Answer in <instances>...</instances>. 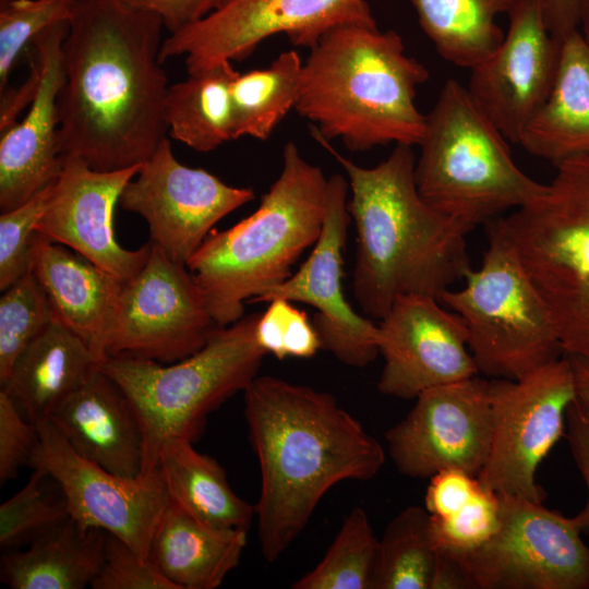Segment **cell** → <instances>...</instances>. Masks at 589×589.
I'll use <instances>...</instances> for the list:
<instances>
[{"label":"cell","mask_w":589,"mask_h":589,"mask_svg":"<svg viewBox=\"0 0 589 589\" xmlns=\"http://www.w3.org/2000/svg\"><path fill=\"white\" fill-rule=\"evenodd\" d=\"M237 74L226 60L169 85L164 117L170 136L201 153L231 141L230 87Z\"/></svg>","instance_id":"29"},{"label":"cell","mask_w":589,"mask_h":589,"mask_svg":"<svg viewBox=\"0 0 589 589\" xmlns=\"http://www.w3.org/2000/svg\"><path fill=\"white\" fill-rule=\"evenodd\" d=\"M500 45L470 69L467 89L510 142L544 101L557 69L560 45L551 35L544 0H516Z\"/></svg>","instance_id":"19"},{"label":"cell","mask_w":589,"mask_h":589,"mask_svg":"<svg viewBox=\"0 0 589 589\" xmlns=\"http://www.w3.org/2000/svg\"><path fill=\"white\" fill-rule=\"evenodd\" d=\"M311 135L347 175V208L357 232L352 292L365 315L382 320L404 296L440 299L465 279L472 269L466 243L471 229L420 195L412 146L397 144L368 168L340 155L313 129Z\"/></svg>","instance_id":"3"},{"label":"cell","mask_w":589,"mask_h":589,"mask_svg":"<svg viewBox=\"0 0 589 589\" xmlns=\"http://www.w3.org/2000/svg\"><path fill=\"white\" fill-rule=\"evenodd\" d=\"M420 27L438 55L456 67L471 69L502 41L497 25L516 0H407Z\"/></svg>","instance_id":"30"},{"label":"cell","mask_w":589,"mask_h":589,"mask_svg":"<svg viewBox=\"0 0 589 589\" xmlns=\"http://www.w3.org/2000/svg\"><path fill=\"white\" fill-rule=\"evenodd\" d=\"M48 476L34 469L27 483L0 506V545L4 551L27 546L69 517L65 498L48 492Z\"/></svg>","instance_id":"35"},{"label":"cell","mask_w":589,"mask_h":589,"mask_svg":"<svg viewBox=\"0 0 589 589\" xmlns=\"http://www.w3.org/2000/svg\"><path fill=\"white\" fill-rule=\"evenodd\" d=\"M219 327L187 265L151 242L143 267L123 281L106 358L173 363L203 348Z\"/></svg>","instance_id":"13"},{"label":"cell","mask_w":589,"mask_h":589,"mask_svg":"<svg viewBox=\"0 0 589 589\" xmlns=\"http://www.w3.org/2000/svg\"><path fill=\"white\" fill-rule=\"evenodd\" d=\"M500 520L498 494L480 484L470 501L453 515L431 516V538L435 550L471 552L492 538Z\"/></svg>","instance_id":"37"},{"label":"cell","mask_w":589,"mask_h":589,"mask_svg":"<svg viewBox=\"0 0 589 589\" xmlns=\"http://www.w3.org/2000/svg\"><path fill=\"white\" fill-rule=\"evenodd\" d=\"M572 365L578 401L589 414V358L576 354H565Z\"/></svg>","instance_id":"47"},{"label":"cell","mask_w":589,"mask_h":589,"mask_svg":"<svg viewBox=\"0 0 589 589\" xmlns=\"http://www.w3.org/2000/svg\"><path fill=\"white\" fill-rule=\"evenodd\" d=\"M492 437L479 483L498 494L542 503L538 467L565 434L568 407L576 399L568 358L552 361L517 380L492 378Z\"/></svg>","instance_id":"10"},{"label":"cell","mask_w":589,"mask_h":589,"mask_svg":"<svg viewBox=\"0 0 589 589\" xmlns=\"http://www.w3.org/2000/svg\"><path fill=\"white\" fill-rule=\"evenodd\" d=\"M107 532L69 517L25 550L1 556V581L12 589H83L104 560Z\"/></svg>","instance_id":"27"},{"label":"cell","mask_w":589,"mask_h":589,"mask_svg":"<svg viewBox=\"0 0 589 589\" xmlns=\"http://www.w3.org/2000/svg\"><path fill=\"white\" fill-rule=\"evenodd\" d=\"M565 430L564 435L568 442L573 459L588 492L585 506L572 519L581 532H589V414L577 397L567 409Z\"/></svg>","instance_id":"43"},{"label":"cell","mask_w":589,"mask_h":589,"mask_svg":"<svg viewBox=\"0 0 589 589\" xmlns=\"http://www.w3.org/2000/svg\"><path fill=\"white\" fill-rule=\"evenodd\" d=\"M585 37H586V36H585ZM586 38H587V40H588V43H589V37H586Z\"/></svg>","instance_id":"49"},{"label":"cell","mask_w":589,"mask_h":589,"mask_svg":"<svg viewBox=\"0 0 589 589\" xmlns=\"http://www.w3.org/2000/svg\"><path fill=\"white\" fill-rule=\"evenodd\" d=\"M498 496L496 532L455 553L470 589H589V546L572 517L522 496Z\"/></svg>","instance_id":"11"},{"label":"cell","mask_w":589,"mask_h":589,"mask_svg":"<svg viewBox=\"0 0 589 589\" xmlns=\"http://www.w3.org/2000/svg\"><path fill=\"white\" fill-rule=\"evenodd\" d=\"M544 8L549 31L558 43L579 29V0H544Z\"/></svg>","instance_id":"45"},{"label":"cell","mask_w":589,"mask_h":589,"mask_svg":"<svg viewBox=\"0 0 589 589\" xmlns=\"http://www.w3.org/2000/svg\"><path fill=\"white\" fill-rule=\"evenodd\" d=\"M350 23L375 25L365 0H225L163 40L161 63L184 58L188 74L221 61H238L273 35L311 49L330 29Z\"/></svg>","instance_id":"12"},{"label":"cell","mask_w":589,"mask_h":589,"mask_svg":"<svg viewBox=\"0 0 589 589\" xmlns=\"http://www.w3.org/2000/svg\"><path fill=\"white\" fill-rule=\"evenodd\" d=\"M1 1H8V0H0V2H1Z\"/></svg>","instance_id":"50"},{"label":"cell","mask_w":589,"mask_h":589,"mask_svg":"<svg viewBox=\"0 0 589 589\" xmlns=\"http://www.w3.org/2000/svg\"><path fill=\"white\" fill-rule=\"evenodd\" d=\"M380 321L381 394L416 399L429 388L478 375L464 321L445 310L438 299L399 297Z\"/></svg>","instance_id":"18"},{"label":"cell","mask_w":589,"mask_h":589,"mask_svg":"<svg viewBox=\"0 0 589 589\" xmlns=\"http://www.w3.org/2000/svg\"><path fill=\"white\" fill-rule=\"evenodd\" d=\"M380 539L360 507H353L321 562L293 589H375Z\"/></svg>","instance_id":"33"},{"label":"cell","mask_w":589,"mask_h":589,"mask_svg":"<svg viewBox=\"0 0 589 589\" xmlns=\"http://www.w3.org/2000/svg\"><path fill=\"white\" fill-rule=\"evenodd\" d=\"M69 22L44 31L27 52L37 65L38 84L26 115L1 132V213L22 205L61 173L57 99L63 83L62 44Z\"/></svg>","instance_id":"21"},{"label":"cell","mask_w":589,"mask_h":589,"mask_svg":"<svg viewBox=\"0 0 589 589\" xmlns=\"http://www.w3.org/2000/svg\"><path fill=\"white\" fill-rule=\"evenodd\" d=\"M348 180L340 173L328 178L327 203L322 232L311 254L284 283L250 303L286 299L315 308L313 325L322 342L341 363L364 368L378 356V324L358 314L342 291V252L350 215Z\"/></svg>","instance_id":"17"},{"label":"cell","mask_w":589,"mask_h":589,"mask_svg":"<svg viewBox=\"0 0 589 589\" xmlns=\"http://www.w3.org/2000/svg\"><path fill=\"white\" fill-rule=\"evenodd\" d=\"M36 426L38 440L28 466L57 483L70 517L84 528L118 537L149 558L154 531L169 503L159 469L121 477L80 456L49 419Z\"/></svg>","instance_id":"14"},{"label":"cell","mask_w":589,"mask_h":589,"mask_svg":"<svg viewBox=\"0 0 589 589\" xmlns=\"http://www.w3.org/2000/svg\"><path fill=\"white\" fill-rule=\"evenodd\" d=\"M579 29L589 37V0H579Z\"/></svg>","instance_id":"48"},{"label":"cell","mask_w":589,"mask_h":589,"mask_svg":"<svg viewBox=\"0 0 589 589\" xmlns=\"http://www.w3.org/2000/svg\"><path fill=\"white\" fill-rule=\"evenodd\" d=\"M76 0H8L0 2V94L9 92L12 70L35 39L50 26L69 22Z\"/></svg>","instance_id":"36"},{"label":"cell","mask_w":589,"mask_h":589,"mask_svg":"<svg viewBox=\"0 0 589 589\" xmlns=\"http://www.w3.org/2000/svg\"><path fill=\"white\" fill-rule=\"evenodd\" d=\"M49 420L85 459L121 477L142 474L144 441L139 418L123 390L99 366Z\"/></svg>","instance_id":"22"},{"label":"cell","mask_w":589,"mask_h":589,"mask_svg":"<svg viewBox=\"0 0 589 589\" xmlns=\"http://www.w3.org/2000/svg\"><path fill=\"white\" fill-rule=\"evenodd\" d=\"M244 417L261 470L255 506L263 557L277 561L335 484L373 479L382 444L329 393L256 376L244 389Z\"/></svg>","instance_id":"2"},{"label":"cell","mask_w":589,"mask_h":589,"mask_svg":"<svg viewBox=\"0 0 589 589\" xmlns=\"http://www.w3.org/2000/svg\"><path fill=\"white\" fill-rule=\"evenodd\" d=\"M53 183L22 205L0 215V289L9 288L31 271L32 244Z\"/></svg>","instance_id":"39"},{"label":"cell","mask_w":589,"mask_h":589,"mask_svg":"<svg viewBox=\"0 0 589 589\" xmlns=\"http://www.w3.org/2000/svg\"><path fill=\"white\" fill-rule=\"evenodd\" d=\"M31 269L55 316L83 339L101 363L123 281L38 232L33 239Z\"/></svg>","instance_id":"23"},{"label":"cell","mask_w":589,"mask_h":589,"mask_svg":"<svg viewBox=\"0 0 589 589\" xmlns=\"http://www.w3.org/2000/svg\"><path fill=\"white\" fill-rule=\"evenodd\" d=\"M260 313L219 327L195 353L173 363L107 357L99 369L123 390L141 424L143 472L157 467L164 444L194 442L207 416L259 375L266 352L254 336Z\"/></svg>","instance_id":"7"},{"label":"cell","mask_w":589,"mask_h":589,"mask_svg":"<svg viewBox=\"0 0 589 589\" xmlns=\"http://www.w3.org/2000/svg\"><path fill=\"white\" fill-rule=\"evenodd\" d=\"M48 297L32 269L0 298V385L17 357L53 321Z\"/></svg>","instance_id":"34"},{"label":"cell","mask_w":589,"mask_h":589,"mask_svg":"<svg viewBox=\"0 0 589 589\" xmlns=\"http://www.w3.org/2000/svg\"><path fill=\"white\" fill-rule=\"evenodd\" d=\"M132 5L157 13L169 33L206 16L225 0H125Z\"/></svg>","instance_id":"44"},{"label":"cell","mask_w":589,"mask_h":589,"mask_svg":"<svg viewBox=\"0 0 589 589\" xmlns=\"http://www.w3.org/2000/svg\"><path fill=\"white\" fill-rule=\"evenodd\" d=\"M99 364L84 340L55 316L17 357L1 389L36 425L48 420Z\"/></svg>","instance_id":"25"},{"label":"cell","mask_w":589,"mask_h":589,"mask_svg":"<svg viewBox=\"0 0 589 589\" xmlns=\"http://www.w3.org/2000/svg\"><path fill=\"white\" fill-rule=\"evenodd\" d=\"M38 440L37 426L28 421L10 396L0 390V483L14 479L28 465Z\"/></svg>","instance_id":"41"},{"label":"cell","mask_w":589,"mask_h":589,"mask_svg":"<svg viewBox=\"0 0 589 589\" xmlns=\"http://www.w3.org/2000/svg\"><path fill=\"white\" fill-rule=\"evenodd\" d=\"M254 197L251 188L182 165L166 136L127 183L119 205L145 219L152 243L187 264L220 219Z\"/></svg>","instance_id":"15"},{"label":"cell","mask_w":589,"mask_h":589,"mask_svg":"<svg viewBox=\"0 0 589 589\" xmlns=\"http://www.w3.org/2000/svg\"><path fill=\"white\" fill-rule=\"evenodd\" d=\"M157 468L169 500L189 515L213 527L248 531L255 517V506L233 492L224 468L197 452L192 441L166 442Z\"/></svg>","instance_id":"28"},{"label":"cell","mask_w":589,"mask_h":589,"mask_svg":"<svg viewBox=\"0 0 589 589\" xmlns=\"http://www.w3.org/2000/svg\"><path fill=\"white\" fill-rule=\"evenodd\" d=\"M303 62L297 50L279 53L263 69L238 72L230 87L232 140H267L296 108Z\"/></svg>","instance_id":"31"},{"label":"cell","mask_w":589,"mask_h":589,"mask_svg":"<svg viewBox=\"0 0 589 589\" xmlns=\"http://www.w3.org/2000/svg\"><path fill=\"white\" fill-rule=\"evenodd\" d=\"M430 589H470L461 563L455 553L436 550Z\"/></svg>","instance_id":"46"},{"label":"cell","mask_w":589,"mask_h":589,"mask_svg":"<svg viewBox=\"0 0 589 589\" xmlns=\"http://www.w3.org/2000/svg\"><path fill=\"white\" fill-rule=\"evenodd\" d=\"M517 144L554 166L589 155V43L580 29L561 41L552 86Z\"/></svg>","instance_id":"24"},{"label":"cell","mask_w":589,"mask_h":589,"mask_svg":"<svg viewBox=\"0 0 589 589\" xmlns=\"http://www.w3.org/2000/svg\"><path fill=\"white\" fill-rule=\"evenodd\" d=\"M93 589H177L149 558L141 557L125 542L108 533L103 564Z\"/></svg>","instance_id":"40"},{"label":"cell","mask_w":589,"mask_h":589,"mask_svg":"<svg viewBox=\"0 0 589 589\" xmlns=\"http://www.w3.org/2000/svg\"><path fill=\"white\" fill-rule=\"evenodd\" d=\"M555 167L540 194L497 218L552 313L564 354L589 358V155Z\"/></svg>","instance_id":"8"},{"label":"cell","mask_w":589,"mask_h":589,"mask_svg":"<svg viewBox=\"0 0 589 589\" xmlns=\"http://www.w3.org/2000/svg\"><path fill=\"white\" fill-rule=\"evenodd\" d=\"M506 137L456 80L425 116L414 179L423 200L471 230L516 209L544 188L512 157Z\"/></svg>","instance_id":"6"},{"label":"cell","mask_w":589,"mask_h":589,"mask_svg":"<svg viewBox=\"0 0 589 589\" xmlns=\"http://www.w3.org/2000/svg\"><path fill=\"white\" fill-rule=\"evenodd\" d=\"M247 532L203 524L169 500L152 538L149 560L177 589H216L239 565Z\"/></svg>","instance_id":"26"},{"label":"cell","mask_w":589,"mask_h":589,"mask_svg":"<svg viewBox=\"0 0 589 589\" xmlns=\"http://www.w3.org/2000/svg\"><path fill=\"white\" fill-rule=\"evenodd\" d=\"M435 557L431 515L421 506L404 508L380 539L375 589H430Z\"/></svg>","instance_id":"32"},{"label":"cell","mask_w":589,"mask_h":589,"mask_svg":"<svg viewBox=\"0 0 589 589\" xmlns=\"http://www.w3.org/2000/svg\"><path fill=\"white\" fill-rule=\"evenodd\" d=\"M141 165L115 171H98L74 157H63L36 232L62 244L122 281L143 267L151 242L136 250L119 244L113 212L127 183Z\"/></svg>","instance_id":"20"},{"label":"cell","mask_w":589,"mask_h":589,"mask_svg":"<svg viewBox=\"0 0 589 589\" xmlns=\"http://www.w3.org/2000/svg\"><path fill=\"white\" fill-rule=\"evenodd\" d=\"M479 485L477 477L461 469L441 470L430 478L424 507L431 516H450L470 501Z\"/></svg>","instance_id":"42"},{"label":"cell","mask_w":589,"mask_h":589,"mask_svg":"<svg viewBox=\"0 0 589 589\" xmlns=\"http://www.w3.org/2000/svg\"><path fill=\"white\" fill-rule=\"evenodd\" d=\"M259 314L254 336L266 352L283 360L287 357L311 358L322 342L306 313L286 299H273Z\"/></svg>","instance_id":"38"},{"label":"cell","mask_w":589,"mask_h":589,"mask_svg":"<svg viewBox=\"0 0 589 589\" xmlns=\"http://www.w3.org/2000/svg\"><path fill=\"white\" fill-rule=\"evenodd\" d=\"M310 50L294 109L311 129L354 152L420 144L425 116L414 98L429 71L406 53L397 32L344 24Z\"/></svg>","instance_id":"4"},{"label":"cell","mask_w":589,"mask_h":589,"mask_svg":"<svg viewBox=\"0 0 589 589\" xmlns=\"http://www.w3.org/2000/svg\"><path fill=\"white\" fill-rule=\"evenodd\" d=\"M488 248L461 289L440 301L457 313L479 373L517 380L564 356L552 313L498 218L485 224Z\"/></svg>","instance_id":"9"},{"label":"cell","mask_w":589,"mask_h":589,"mask_svg":"<svg viewBox=\"0 0 589 589\" xmlns=\"http://www.w3.org/2000/svg\"><path fill=\"white\" fill-rule=\"evenodd\" d=\"M491 437L490 382L477 375L422 392L408 414L385 433L398 472L418 479L447 468L478 477Z\"/></svg>","instance_id":"16"},{"label":"cell","mask_w":589,"mask_h":589,"mask_svg":"<svg viewBox=\"0 0 589 589\" xmlns=\"http://www.w3.org/2000/svg\"><path fill=\"white\" fill-rule=\"evenodd\" d=\"M161 17L125 0H76L62 44V157L98 171L142 165L168 131Z\"/></svg>","instance_id":"1"},{"label":"cell","mask_w":589,"mask_h":589,"mask_svg":"<svg viewBox=\"0 0 589 589\" xmlns=\"http://www.w3.org/2000/svg\"><path fill=\"white\" fill-rule=\"evenodd\" d=\"M327 182L293 142L283 151L277 179L257 209L232 227L208 235L187 262L218 326L243 317L244 305L288 279L323 228Z\"/></svg>","instance_id":"5"}]
</instances>
